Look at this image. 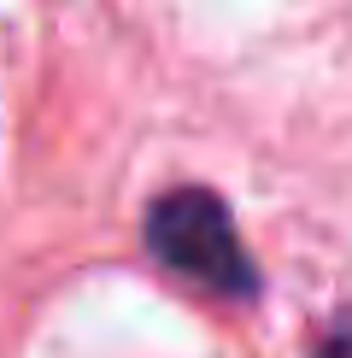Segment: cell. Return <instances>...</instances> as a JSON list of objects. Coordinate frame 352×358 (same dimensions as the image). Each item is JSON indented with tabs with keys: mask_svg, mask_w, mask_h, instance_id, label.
I'll return each mask as SVG.
<instances>
[{
	"mask_svg": "<svg viewBox=\"0 0 352 358\" xmlns=\"http://www.w3.org/2000/svg\"><path fill=\"white\" fill-rule=\"evenodd\" d=\"M141 241L165 271H176L182 282H194L205 294L223 300H247L258 294V264L235 235L229 206L212 188H170L147 206Z\"/></svg>",
	"mask_w": 352,
	"mask_h": 358,
	"instance_id": "obj_1",
	"label": "cell"
},
{
	"mask_svg": "<svg viewBox=\"0 0 352 358\" xmlns=\"http://www.w3.org/2000/svg\"><path fill=\"white\" fill-rule=\"evenodd\" d=\"M311 358H352V306L329 317V329L317 335V352Z\"/></svg>",
	"mask_w": 352,
	"mask_h": 358,
	"instance_id": "obj_2",
	"label": "cell"
}]
</instances>
